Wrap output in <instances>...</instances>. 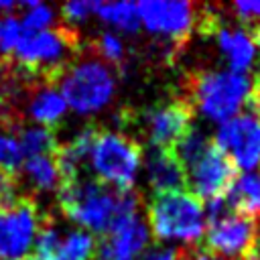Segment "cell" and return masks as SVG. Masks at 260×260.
Wrapping results in <instances>:
<instances>
[{
  "label": "cell",
  "instance_id": "obj_19",
  "mask_svg": "<svg viewBox=\"0 0 260 260\" xmlns=\"http://www.w3.org/2000/svg\"><path fill=\"white\" fill-rule=\"evenodd\" d=\"M24 175L28 181L41 189V191H51L59 187V167H57V154H39V156H26L22 158Z\"/></svg>",
  "mask_w": 260,
  "mask_h": 260
},
{
  "label": "cell",
  "instance_id": "obj_10",
  "mask_svg": "<svg viewBox=\"0 0 260 260\" xmlns=\"http://www.w3.org/2000/svg\"><path fill=\"white\" fill-rule=\"evenodd\" d=\"M140 22L154 35L171 39L175 45H183L197 18L199 6L193 2H167V0H144L136 4Z\"/></svg>",
  "mask_w": 260,
  "mask_h": 260
},
{
  "label": "cell",
  "instance_id": "obj_27",
  "mask_svg": "<svg viewBox=\"0 0 260 260\" xmlns=\"http://www.w3.org/2000/svg\"><path fill=\"white\" fill-rule=\"evenodd\" d=\"M95 6H98V2H91V0H75V2L63 4L61 14L65 20L79 22V20H85L91 12H95Z\"/></svg>",
  "mask_w": 260,
  "mask_h": 260
},
{
  "label": "cell",
  "instance_id": "obj_32",
  "mask_svg": "<svg viewBox=\"0 0 260 260\" xmlns=\"http://www.w3.org/2000/svg\"><path fill=\"white\" fill-rule=\"evenodd\" d=\"M248 260H260V228H258L254 246H252V250H250V254H248Z\"/></svg>",
  "mask_w": 260,
  "mask_h": 260
},
{
  "label": "cell",
  "instance_id": "obj_14",
  "mask_svg": "<svg viewBox=\"0 0 260 260\" xmlns=\"http://www.w3.org/2000/svg\"><path fill=\"white\" fill-rule=\"evenodd\" d=\"M144 171L148 185L156 191H179L187 185V173L173 148H150L146 152Z\"/></svg>",
  "mask_w": 260,
  "mask_h": 260
},
{
  "label": "cell",
  "instance_id": "obj_20",
  "mask_svg": "<svg viewBox=\"0 0 260 260\" xmlns=\"http://www.w3.org/2000/svg\"><path fill=\"white\" fill-rule=\"evenodd\" d=\"M95 14L122 28L124 32H136L140 28V14H138V8L134 2H110V4H104V2H98L95 6Z\"/></svg>",
  "mask_w": 260,
  "mask_h": 260
},
{
  "label": "cell",
  "instance_id": "obj_13",
  "mask_svg": "<svg viewBox=\"0 0 260 260\" xmlns=\"http://www.w3.org/2000/svg\"><path fill=\"white\" fill-rule=\"evenodd\" d=\"M150 240V230L146 221L136 215L122 225L102 234L95 242V260H138L146 250Z\"/></svg>",
  "mask_w": 260,
  "mask_h": 260
},
{
  "label": "cell",
  "instance_id": "obj_12",
  "mask_svg": "<svg viewBox=\"0 0 260 260\" xmlns=\"http://www.w3.org/2000/svg\"><path fill=\"white\" fill-rule=\"evenodd\" d=\"M185 173L187 183L193 189L191 193L197 195L201 201L225 195L232 181L236 179L234 165L213 146V142Z\"/></svg>",
  "mask_w": 260,
  "mask_h": 260
},
{
  "label": "cell",
  "instance_id": "obj_17",
  "mask_svg": "<svg viewBox=\"0 0 260 260\" xmlns=\"http://www.w3.org/2000/svg\"><path fill=\"white\" fill-rule=\"evenodd\" d=\"M223 197L230 211L248 217L260 215V171L236 175Z\"/></svg>",
  "mask_w": 260,
  "mask_h": 260
},
{
  "label": "cell",
  "instance_id": "obj_29",
  "mask_svg": "<svg viewBox=\"0 0 260 260\" xmlns=\"http://www.w3.org/2000/svg\"><path fill=\"white\" fill-rule=\"evenodd\" d=\"M18 197V179L0 173V209L8 207Z\"/></svg>",
  "mask_w": 260,
  "mask_h": 260
},
{
  "label": "cell",
  "instance_id": "obj_6",
  "mask_svg": "<svg viewBox=\"0 0 260 260\" xmlns=\"http://www.w3.org/2000/svg\"><path fill=\"white\" fill-rule=\"evenodd\" d=\"M142 154L144 150L140 140L128 136L126 132L98 130L89 152V162L98 181L120 191H128L134 185Z\"/></svg>",
  "mask_w": 260,
  "mask_h": 260
},
{
  "label": "cell",
  "instance_id": "obj_4",
  "mask_svg": "<svg viewBox=\"0 0 260 260\" xmlns=\"http://www.w3.org/2000/svg\"><path fill=\"white\" fill-rule=\"evenodd\" d=\"M148 223L156 240L185 246H195L207 230L203 201L185 189L154 193L148 203Z\"/></svg>",
  "mask_w": 260,
  "mask_h": 260
},
{
  "label": "cell",
  "instance_id": "obj_31",
  "mask_svg": "<svg viewBox=\"0 0 260 260\" xmlns=\"http://www.w3.org/2000/svg\"><path fill=\"white\" fill-rule=\"evenodd\" d=\"M183 260H225V258L215 256L203 246H189V248H183Z\"/></svg>",
  "mask_w": 260,
  "mask_h": 260
},
{
  "label": "cell",
  "instance_id": "obj_28",
  "mask_svg": "<svg viewBox=\"0 0 260 260\" xmlns=\"http://www.w3.org/2000/svg\"><path fill=\"white\" fill-rule=\"evenodd\" d=\"M234 16L248 24L260 22V0H238L232 4Z\"/></svg>",
  "mask_w": 260,
  "mask_h": 260
},
{
  "label": "cell",
  "instance_id": "obj_18",
  "mask_svg": "<svg viewBox=\"0 0 260 260\" xmlns=\"http://www.w3.org/2000/svg\"><path fill=\"white\" fill-rule=\"evenodd\" d=\"M14 138L18 140L22 158L26 156H39V154H57L59 152V140L51 128L45 126H20L14 132Z\"/></svg>",
  "mask_w": 260,
  "mask_h": 260
},
{
  "label": "cell",
  "instance_id": "obj_35",
  "mask_svg": "<svg viewBox=\"0 0 260 260\" xmlns=\"http://www.w3.org/2000/svg\"><path fill=\"white\" fill-rule=\"evenodd\" d=\"M254 91H260V69L256 73V81H254Z\"/></svg>",
  "mask_w": 260,
  "mask_h": 260
},
{
  "label": "cell",
  "instance_id": "obj_23",
  "mask_svg": "<svg viewBox=\"0 0 260 260\" xmlns=\"http://www.w3.org/2000/svg\"><path fill=\"white\" fill-rule=\"evenodd\" d=\"M22 167V152L14 134L0 128V173L18 179Z\"/></svg>",
  "mask_w": 260,
  "mask_h": 260
},
{
  "label": "cell",
  "instance_id": "obj_8",
  "mask_svg": "<svg viewBox=\"0 0 260 260\" xmlns=\"http://www.w3.org/2000/svg\"><path fill=\"white\" fill-rule=\"evenodd\" d=\"M43 219L37 201L28 195H18L16 201L0 209V260L26 258Z\"/></svg>",
  "mask_w": 260,
  "mask_h": 260
},
{
  "label": "cell",
  "instance_id": "obj_33",
  "mask_svg": "<svg viewBox=\"0 0 260 260\" xmlns=\"http://www.w3.org/2000/svg\"><path fill=\"white\" fill-rule=\"evenodd\" d=\"M252 39H254L256 47L260 49V22H258V24H254V32H252Z\"/></svg>",
  "mask_w": 260,
  "mask_h": 260
},
{
  "label": "cell",
  "instance_id": "obj_3",
  "mask_svg": "<svg viewBox=\"0 0 260 260\" xmlns=\"http://www.w3.org/2000/svg\"><path fill=\"white\" fill-rule=\"evenodd\" d=\"M254 98V79L248 73L230 69L199 71L189 79V98L185 100L191 110L203 118L223 124L238 116Z\"/></svg>",
  "mask_w": 260,
  "mask_h": 260
},
{
  "label": "cell",
  "instance_id": "obj_30",
  "mask_svg": "<svg viewBox=\"0 0 260 260\" xmlns=\"http://www.w3.org/2000/svg\"><path fill=\"white\" fill-rule=\"evenodd\" d=\"M138 260H183V248H152Z\"/></svg>",
  "mask_w": 260,
  "mask_h": 260
},
{
  "label": "cell",
  "instance_id": "obj_5",
  "mask_svg": "<svg viewBox=\"0 0 260 260\" xmlns=\"http://www.w3.org/2000/svg\"><path fill=\"white\" fill-rule=\"evenodd\" d=\"M61 95L65 104L77 114H91L102 110L114 95L116 77L108 63L98 55L85 51L61 77Z\"/></svg>",
  "mask_w": 260,
  "mask_h": 260
},
{
  "label": "cell",
  "instance_id": "obj_16",
  "mask_svg": "<svg viewBox=\"0 0 260 260\" xmlns=\"http://www.w3.org/2000/svg\"><path fill=\"white\" fill-rule=\"evenodd\" d=\"M26 93H28L26 112L30 114V118L37 120L41 126L53 130L67 110V104L61 91L49 85H32L26 89Z\"/></svg>",
  "mask_w": 260,
  "mask_h": 260
},
{
  "label": "cell",
  "instance_id": "obj_15",
  "mask_svg": "<svg viewBox=\"0 0 260 260\" xmlns=\"http://www.w3.org/2000/svg\"><path fill=\"white\" fill-rule=\"evenodd\" d=\"M215 39L221 55L228 61L230 71L236 73H248L252 65L258 59V47L252 39V32H248L242 26H221L215 28Z\"/></svg>",
  "mask_w": 260,
  "mask_h": 260
},
{
  "label": "cell",
  "instance_id": "obj_21",
  "mask_svg": "<svg viewBox=\"0 0 260 260\" xmlns=\"http://www.w3.org/2000/svg\"><path fill=\"white\" fill-rule=\"evenodd\" d=\"M95 252V240L83 230L69 232L61 238L53 260H91Z\"/></svg>",
  "mask_w": 260,
  "mask_h": 260
},
{
  "label": "cell",
  "instance_id": "obj_2",
  "mask_svg": "<svg viewBox=\"0 0 260 260\" xmlns=\"http://www.w3.org/2000/svg\"><path fill=\"white\" fill-rule=\"evenodd\" d=\"M81 53L79 32L69 24H55L35 35H22L18 47L6 61L30 87H55Z\"/></svg>",
  "mask_w": 260,
  "mask_h": 260
},
{
  "label": "cell",
  "instance_id": "obj_22",
  "mask_svg": "<svg viewBox=\"0 0 260 260\" xmlns=\"http://www.w3.org/2000/svg\"><path fill=\"white\" fill-rule=\"evenodd\" d=\"M211 146V140H209V136L205 134V132H201L199 128H189V132L175 144V154H177V158L181 160V165H183V169L187 171L207 148Z\"/></svg>",
  "mask_w": 260,
  "mask_h": 260
},
{
  "label": "cell",
  "instance_id": "obj_34",
  "mask_svg": "<svg viewBox=\"0 0 260 260\" xmlns=\"http://www.w3.org/2000/svg\"><path fill=\"white\" fill-rule=\"evenodd\" d=\"M252 100H254V108H256V112H258L256 118L260 120V91H254V98H252Z\"/></svg>",
  "mask_w": 260,
  "mask_h": 260
},
{
  "label": "cell",
  "instance_id": "obj_25",
  "mask_svg": "<svg viewBox=\"0 0 260 260\" xmlns=\"http://www.w3.org/2000/svg\"><path fill=\"white\" fill-rule=\"evenodd\" d=\"M26 12L22 14L20 18V26H22V32L24 35H35V32H41L45 28L51 26L53 22V10L45 4H39V2H26Z\"/></svg>",
  "mask_w": 260,
  "mask_h": 260
},
{
  "label": "cell",
  "instance_id": "obj_26",
  "mask_svg": "<svg viewBox=\"0 0 260 260\" xmlns=\"http://www.w3.org/2000/svg\"><path fill=\"white\" fill-rule=\"evenodd\" d=\"M20 20L12 14H2L0 18V59H8L22 39Z\"/></svg>",
  "mask_w": 260,
  "mask_h": 260
},
{
  "label": "cell",
  "instance_id": "obj_24",
  "mask_svg": "<svg viewBox=\"0 0 260 260\" xmlns=\"http://www.w3.org/2000/svg\"><path fill=\"white\" fill-rule=\"evenodd\" d=\"M89 51L93 55H98L104 63L120 69L122 63H124V45H122V39L114 32H102L95 37V41L91 43Z\"/></svg>",
  "mask_w": 260,
  "mask_h": 260
},
{
  "label": "cell",
  "instance_id": "obj_7",
  "mask_svg": "<svg viewBox=\"0 0 260 260\" xmlns=\"http://www.w3.org/2000/svg\"><path fill=\"white\" fill-rule=\"evenodd\" d=\"M211 142L236 171L252 173L260 169V120L254 112H240L217 124Z\"/></svg>",
  "mask_w": 260,
  "mask_h": 260
},
{
  "label": "cell",
  "instance_id": "obj_36",
  "mask_svg": "<svg viewBox=\"0 0 260 260\" xmlns=\"http://www.w3.org/2000/svg\"><path fill=\"white\" fill-rule=\"evenodd\" d=\"M22 260H45V258H39V256H26V258H22Z\"/></svg>",
  "mask_w": 260,
  "mask_h": 260
},
{
  "label": "cell",
  "instance_id": "obj_11",
  "mask_svg": "<svg viewBox=\"0 0 260 260\" xmlns=\"http://www.w3.org/2000/svg\"><path fill=\"white\" fill-rule=\"evenodd\" d=\"M193 110L185 100H175L142 112V130L150 148H175L189 132Z\"/></svg>",
  "mask_w": 260,
  "mask_h": 260
},
{
  "label": "cell",
  "instance_id": "obj_9",
  "mask_svg": "<svg viewBox=\"0 0 260 260\" xmlns=\"http://www.w3.org/2000/svg\"><path fill=\"white\" fill-rule=\"evenodd\" d=\"M256 234H258V225L254 217L228 211L219 219L207 223V230L203 234L205 238L203 248L225 260L248 258Z\"/></svg>",
  "mask_w": 260,
  "mask_h": 260
},
{
  "label": "cell",
  "instance_id": "obj_1",
  "mask_svg": "<svg viewBox=\"0 0 260 260\" xmlns=\"http://www.w3.org/2000/svg\"><path fill=\"white\" fill-rule=\"evenodd\" d=\"M57 197L63 215L100 236L136 217L142 203L134 189L120 191L98 179L83 177L61 183Z\"/></svg>",
  "mask_w": 260,
  "mask_h": 260
}]
</instances>
